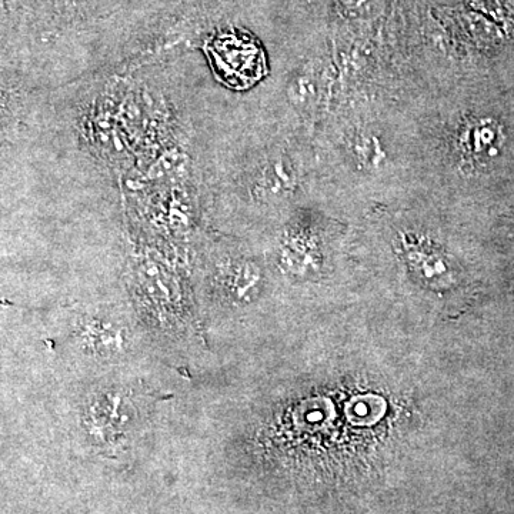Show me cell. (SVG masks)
Wrapping results in <instances>:
<instances>
[{
  "label": "cell",
  "instance_id": "obj_5",
  "mask_svg": "<svg viewBox=\"0 0 514 514\" xmlns=\"http://www.w3.org/2000/svg\"><path fill=\"white\" fill-rule=\"evenodd\" d=\"M286 170L282 163L267 169L265 186L269 195H279V193L286 192L290 188L292 176Z\"/></svg>",
  "mask_w": 514,
  "mask_h": 514
},
{
  "label": "cell",
  "instance_id": "obj_8",
  "mask_svg": "<svg viewBox=\"0 0 514 514\" xmlns=\"http://www.w3.org/2000/svg\"><path fill=\"white\" fill-rule=\"evenodd\" d=\"M0 109H2V108H0Z\"/></svg>",
  "mask_w": 514,
  "mask_h": 514
},
{
  "label": "cell",
  "instance_id": "obj_6",
  "mask_svg": "<svg viewBox=\"0 0 514 514\" xmlns=\"http://www.w3.org/2000/svg\"><path fill=\"white\" fill-rule=\"evenodd\" d=\"M290 96L296 103H307L315 96V86L309 78H297L290 86Z\"/></svg>",
  "mask_w": 514,
  "mask_h": 514
},
{
  "label": "cell",
  "instance_id": "obj_3",
  "mask_svg": "<svg viewBox=\"0 0 514 514\" xmlns=\"http://www.w3.org/2000/svg\"><path fill=\"white\" fill-rule=\"evenodd\" d=\"M465 136L463 143L470 155L489 158L499 148V130L492 123H476L473 128L466 130Z\"/></svg>",
  "mask_w": 514,
  "mask_h": 514
},
{
  "label": "cell",
  "instance_id": "obj_2",
  "mask_svg": "<svg viewBox=\"0 0 514 514\" xmlns=\"http://www.w3.org/2000/svg\"><path fill=\"white\" fill-rule=\"evenodd\" d=\"M83 352L102 360H115L128 353L130 340L125 325L109 317H88L76 327Z\"/></svg>",
  "mask_w": 514,
  "mask_h": 514
},
{
  "label": "cell",
  "instance_id": "obj_4",
  "mask_svg": "<svg viewBox=\"0 0 514 514\" xmlns=\"http://www.w3.org/2000/svg\"><path fill=\"white\" fill-rule=\"evenodd\" d=\"M356 159L369 169L380 168L386 160V152L380 140L372 135L357 136L353 142Z\"/></svg>",
  "mask_w": 514,
  "mask_h": 514
},
{
  "label": "cell",
  "instance_id": "obj_1",
  "mask_svg": "<svg viewBox=\"0 0 514 514\" xmlns=\"http://www.w3.org/2000/svg\"><path fill=\"white\" fill-rule=\"evenodd\" d=\"M140 409L136 397L123 387H109L90 397L82 422L89 437L116 440L138 429Z\"/></svg>",
  "mask_w": 514,
  "mask_h": 514
},
{
  "label": "cell",
  "instance_id": "obj_7",
  "mask_svg": "<svg viewBox=\"0 0 514 514\" xmlns=\"http://www.w3.org/2000/svg\"><path fill=\"white\" fill-rule=\"evenodd\" d=\"M5 8V0H0V10Z\"/></svg>",
  "mask_w": 514,
  "mask_h": 514
}]
</instances>
